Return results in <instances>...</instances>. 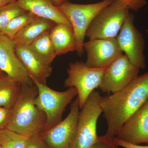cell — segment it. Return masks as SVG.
I'll use <instances>...</instances> for the list:
<instances>
[{"label":"cell","instance_id":"9c48e42d","mask_svg":"<svg viewBox=\"0 0 148 148\" xmlns=\"http://www.w3.org/2000/svg\"><path fill=\"white\" fill-rule=\"evenodd\" d=\"M134 20V15L130 13L116 38L121 49L130 62L140 69H144L146 67L145 40L135 27Z\"/></svg>","mask_w":148,"mask_h":148},{"label":"cell","instance_id":"603a6c76","mask_svg":"<svg viewBox=\"0 0 148 148\" xmlns=\"http://www.w3.org/2000/svg\"><path fill=\"white\" fill-rule=\"evenodd\" d=\"M112 138L107 135L98 136V139L92 148H119Z\"/></svg>","mask_w":148,"mask_h":148},{"label":"cell","instance_id":"ac0fdd59","mask_svg":"<svg viewBox=\"0 0 148 148\" xmlns=\"http://www.w3.org/2000/svg\"><path fill=\"white\" fill-rule=\"evenodd\" d=\"M21 85L8 76L0 75V107L12 109L20 95Z\"/></svg>","mask_w":148,"mask_h":148},{"label":"cell","instance_id":"ffe728a7","mask_svg":"<svg viewBox=\"0 0 148 148\" xmlns=\"http://www.w3.org/2000/svg\"><path fill=\"white\" fill-rule=\"evenodd\" d=\"M29 140L6 128L0 130V146L3 148H26Z\"/></svg>","mask_w":148,"mask_h":148},{"label":"cell","instance_id":"83f0119b","mask_svg":"<svg viewBox=\"0 0 148 148\" xmlns=\"http://www.w3.org/2000/svg\"><path fill=\"white\" fill-rule=\"evenodd\" d=\"M16 1L17 0H0V8Z\"/></svg>","mask_w":148,"mask_h":148},{"label":"cell","instance_id":"d6986e66","mask_svg":"<svg viewBox=\"0 0 148 148\" xmlns=\"http://www.w3.org/2000/svg\"><path fill=\"white\" fill-rule=\"evenodd\" d=\"M48 31L40 35L28 46L41 61L51 66L56 55Z\"/></svg>","mask_w":148,"mask_h":148},{"label":"cell","instance_id":"f1b7e54d","mask_svg":"<svg viewBox=\"0 0 148 148\" xmlns=\"http://www.w3.org/2000/svg\"><path fill=\"white\" fill-rule=\"evenodd\" d=\"M52 1L54 5L56 6H59L63 4L64 3L68 1V0H52Z\"/></svg>","mask_w":148,"mask_h":148},{"label":"cell","instance_id":"2e32d148","mask_svg":"<svg viewBox=\"0 0 148 148\" xmlns=\"http://www.w3.org/2000/svg\"><path fill=\"white\" fill-rule=\"evenodd\" d=\"M49 35L56 55L76 51V42L71 26L56 24L50 30Z\"/></svg>","mask_w":148,"mask_h":148},{"label":"cell","instance_id":"8fae6325","mask_svg":"<svg viewBox=\"0 0 148 148\" xmlns=\"http://www.w3.org/2000/svg\"><path fill=\"white\" fill-rule=\"evenodd\" d=\"M13 40L0 34V70L21 86L34 84L15 52Z\"/></svg>","mask_w":148,"mask_h":148},{"label":"cell","instance_id":"e0dca14e","mask_svg":"<svg viewBox=\"0 0 148 148\" xmlns=\"http://www.w3.org/2000/svg\"><path fill=\"white\" fill-rule=\"evenodd\" d=\"M55 24L51 20L36 16L21 29L13 40L16 44L29 46L40 35L50 31Z\"/></svg>","mask_w":148,"mask_h":148},{"label":"cell","instance_id":"4316f807","mask_svg":"<svg viewBox=\"0 0 148 148\" xmlns=\"http://www.w3.org/2000/svg\"><path fill=\"white\" fill-rule=\"evenodd\" d=\"M114 140L118 146L124 148H148V145L147 146H142L140 145L130 144L119 140L116 137L114 138Z\"/></svg>","mask_w":148,"mask_h":148},{"label":"cell","instance_id":"ba28073f","mask_svg":"<svg viewBox=\"0 0 148 148\" xmlns=\"http://www.w3.org/2000/svg\"><path fill=\"white\" fill-rule=\"evenodd\" d=\"M140 70L123 54L106 67L98 88L108 94L119 91L138 76Z\"/></svg>","mask_w":148,"mask_h":148},{"label":"cell","instance_id":"4dcf8cb0","mask_svg":"<svg viewBox=\"0 0 148 148\" xmlns=\"http://www.w3.org/2000/svg\"><path fill=\"white\" fill-rule=\"evenodd\" d=\"M0 75H1V74H0Z\"/></svg>","mask_w":148,"mask_h":148},{"label":"cell","instance_id":"7a4b0ae2","mask_svg":"<svg viewBox=\"0 0 148 148\" xmlns=\"http://www.w3.org/2000/svg\"><path fill=\"white\" fill-rule=\"evenodd\" d=\"M38 94V88L35 84L21 86L20 96L12 109L6 129L29 138L41 134L46 117L35 104Z\"/></svg>","mask_w":148,"mask_h":148},{"label":"cell","instance_id":"4fadbf2b","mask_svg":"<svg viewBox=\"0 0 148 148\" xmlns=\"http://www.w3.org/2000/svg\"><path fill=\"white\" fill-rule=\"evenodd\" d=\"M115 137L130 144L148 145V100L125 121Z\"/></svg>","mask_w":148,"mask_h":148},{"label":"cell","instance_id":"9a60e30c","mask_svg":"<svg viewBox=\"0 0 148 148\" xmlns=\"http://www.w3.org/2000/svg\"><path fill=\"white\" fill-rule=\"evenodd\" d=\"M19 5L24 10L30 12L40 18L71 26L69 19L54 5L52 0H17Z\"/></svg>","mask_w":148,"mask_h":148},{"label":"cell","instance_id":"f546056e","mask_svg":"<svg viewBox=\"0 0 148 148\" xmlns=\"http://www.w3.org/2000/svg\"><path fill=\"white\" fill-rule=\"evenodd\" d=\"M0 148H3L1 146H0Z\"/></svg>","mask_w":148,"mask_h":148},{"label":"cell","instance_id":"d4e9b609","mask_svg":"<svg viewBox=\"0 0 148 148\" xmlns=\"http://www.w3.org/2000/svg\"><path fill=\"white\" fill-rule=\"evenodd\" d=\"M124 3L128 7L130 10L137 12L145 6L147 4V0H113Z\"/></svg>","mask_w":148,"mask_h":148},{"label":"cell","instance_id":"cb8c5ba5","mask_svg":"<svg viewBox=\"0 0 148 148\" xmlns=\"http://www.w3.org/2000/svg\"><path fill=\"white\" fill-rule=\"evenodd\" d=\"M12 113V109L0 107V130L6 128Z\"/></svg>","mask_w":148,"mask_h":148},{"label":"cell","instance_id":"8992f818","mask_svg":"<svg viewBox=\"0 0 148 148\" xmlns=\"http://www.w3.org/2000/svg\"><path fill=\"white\" fill-rule=\"evenodd\" d=\"M101 98L100 93L94 90L80 110L76 134L71 148H92L96 142L97 122L103 113Z\"/></svg>","mask_w":148,"mask_h":148},{"label":"cell","instance_id":"277c9868","mask_svg":"<svg viewBox=\"0 0 148 148\" xmlns=\"http://www.w3.org/2000/svg\"><path fill=\"white\" fill-rule=\"evenodd\" d=\"M113 1L103 0L99 2L87 4L67 1L57 6L71 23L76 42V51L79 56H82L84 52V38L90 23L102 9L110 5Z\"/></svg>","mask_w":148,"mask_h":148},{"label":"cell","instance_id":"52a82bcc","mask_svg":"<svg viewBox=\"0 0 148 148\" xmlns=\"http://www.w3.org/2000/svg\"><path fill=\"white\" fill-rule=\"evenodd\" d=\"M105 69L90 68L83 61L69 64L68 77L64 82V86L76 89L80 110L92 92L99 88Z\"/></svg>","mask_w":148,"mask_h":148},{"label":"cell","instance_id":"44dd1931","mask_svg":"<svg viewBox=\"0 0 148 148\" xmlns=\"http://www.w3.org/2000/svg\"><path fill=\"white\" fill-rule=\"evenodd\" d=\"M26 12L16 1L0 8V34L3 33L12 19Z\"/></svg>","mask_w":148,"mask_h":148},{"label":"cell","instance_id":"7c38bea8","mask_svg":"<svg viewBox=\"0 0 148 148\" xmlns=\"http://www.w3.org/2000/svg\"><path fill=\"white\" fill-rule=\"evenodd\" d=\"M84 49L87 54L85 64L94 69L106 68L123 54L116 38L89 40Z\"/></svg>","mask_w":148,"mask_h":148},{"label":"cell","instance_id":"5b68a950","mask_svg":"<svg viewBox=\"0 0 148 148\" xmlns=\"http://www.w3.org/2000/svg\"><path fill=\"white\" fill-rule=\"evenodd\" d=\"M129 10L124 3L114 1L95 16L86 37L89 40L116 38L130 14Z\"/></svg>","mask_w":148,"mask_h":148},{"label":"cell","instance_id":"7402d4cb","mask_svg":"<svg viewBox=\"0 0 148 148\" xmlns=\"http://www.w3.org/2000/svg\"><path fill=\"white\" fill-rule=\"evenodd\" d=\"M36 16L32 12L27 11L12 19L1 34L13 40L21 29Z\"/></svg>","mask_w":148,"mask_h":148},{"label":"cell","instance_id":"6da1fadb","mask_svg":"<svg viewBox=\"0 0 148 148\" xmlns=\"http://www.w3.org/2000/svg\"><path fill=\"white\" fill-rule=\"evenodd\" d=\"M148 100V72L138 76L124 88L101 98L107 124L106 135L116 136L121 127Z\"/></svg>","mask_w":148,"mask_h":148},{"label":"cell","instance_id":"30bf717a","mask_svg":"<svg viewBox=\"0 0 148 148\" xmlns=\"http://www.w3.org/2000/svg\"><path fill=\"white\" fill-rule=\"evenodd\" d=\"M79 110L77 97L72 103L66 118L40 134L49 148H71L76 134Z\"/></svg>","mask_w":148,"mask_h":148},{"label":"cell","instance_id":"5bb4252c","mask_svg":"<svg viewBox=\"0 0 148 148\" xmlns=\"http://www.w3.org/2000/svg\"><path fill=\"white\" fill-rule=\"evenodd\" d=\"M15 52L34 83L46 84L47 79L52 73L51 66L41 61L28 46L16 44Z\"/></svg>","mask_w":148,"mask_h":148},{"label":"cell","instance_id":"484cf974","mask_svg":"<svg viewBox=\"0 0 148 148\" xmlns=\"http://www.w3.org/2000/svg\"><path fill=\"white\" fill-rule=\"evenodd\" d=\"M26 148H49L40 135L29 138Z\"/></svg>","mask_w":148,"mask_h":148},{"label":"cell","instance_id":"3957f363","mask_svg":"<svg viewBox=\"0 0 148 148\" xmlns=\"http://www.w3.org/2000/svg\"><path fill=\"white\" fill-rule=\"evenodd\" d=\"M38 94L35 99L36 106L45 114L46 121L42 132H45L62 121V116L67 106L77 95V92L74 87L69 88L64 91L53 90L47 86L35 82Z\"/></svg>","mask_w":148,"mask_h":148}]
</instances>
